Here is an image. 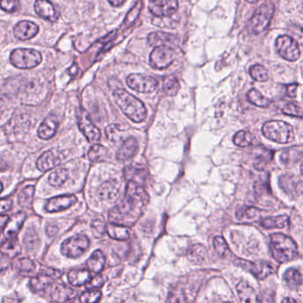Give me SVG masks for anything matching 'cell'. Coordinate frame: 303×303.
I'll use <instances>...</instances> for the list:
<instances>
[{
    "mask_svg": "<svg viewBox=\"0 0 303 303\" xmlns=\"http://www.w3.org/2000/svg\"><path fill=\"white\" fill-rule=\"evenodd\" d=\"M149 199V195L142 186L128 181L124 200L111 209L109 214L111 224L120 225L126 228L135 224L142 217Z\"/></svg>",
    "mask_w": 303,
    "mask_h": 303,
    "instance_id": "cell-1",
    "label": "cell"
},
{
    "mask_svg": "<svg viewBox=\"0 0 303 303\" xmlns=\"http://www.w3.org/2000/svg\"><path fill=\"white\" fill-rule=\"evenodd\" d=\"M115 102L123 113L135 123L143 122L147 118V110L142 101L125 89H117L113 94Z\"/></svg>",
    "mask_w": 303,
    "mask_h": 303,
    "instance_id": "cell-2",
    "label": "cell"
},
{
    "mask_svg": "<svg viewBox=\"0 0 303 303\" xmlns=\"http://www.w3.org/2000/svg\"><path fill=\"white\" fill-rule=\"evenodd\" d=\"M270 252L273 258L280 263L295 260L299 255L294 241L282 233L270 235Z\"/></svg>",
    "mask_w": 303,
    "mask_h": 303,
    "instance_id": "cell-3",
    "label": "cell"
},
{
    "mask_svg": "<svg viewBox=\"0 0 303 303\" xmlns=\"http://www.w3.org/2000/svg\"><path fill=\"white\" fill-rule=\"evenodd\" d=\"M262 134L268 140L282 144L293 142L295 139L291 126L288 123L279 120H272L265 123L262 126Z\"/></svg>",
    "mask_w": 303,
    "mask_h": 303,
    "instance_id": "cell-4",
    "label": "cell"
},
{
    "mask_svg": "<svg viewBox=\"0 0 303 303\" xmlns=\"http://www.w3.org/2000/svg\"><path fill=\"white\" fill-rule=\"evenodd\" d=\"M10 62L15 67L28 70L37 67L42 62V55L34 49L17 48L11 53Z\"/></svg>",
    "mask_w": 303,
    "mask_h": 303,
    "instance_id": "cell-5",
    "label": "cell"
},
{
    "mask_svg": "<svg viewBox=\"0 0 303 303\" xmlns=\"http://www.w3.org/2000/svg\"><path fill=\"white\" fill-rule=\"evenodd\" d=\"M274 11L275 8L270 2L264 3L256 9L255 13L250 21V30L252 33L259 34L268 28L273 17Z\"/></svg>",
    "mask_w": 303,
    "mask_h": 303,
    "instance_id": "cell-6",
    "label": "cell"
},
{
    "mask_svg": "<svg viewBox=\"0 0 303 303\" xmlns=\"http://www.w3.org/2000/svg\"><path fill=\"white\" fill-rule=\"evenodd\" d=\"M275 48L280 56L289 62H295L300 57L299 45L290 36L278 37L275 40Z\"/></svg>",
    "mask_w": 303,
    "mask_h": 303,
    "instance_id": "cell-7",
    "label": "cell"
},
{
    "mask_svg": "<svg viewBox=\"0 0 303 303\" xmlns=\"http://www.w3.org/2000/svg\"><path fill=\"white\" fill-rule=\"evenodd\" d=\"M176 57L175 52L171 47L160 46L154 48L150 55V64L156 70H164L169 67Z\"/></svg>",
    "mask_w": 303,
    "mask_h": 303,
    "instance_id": "cell-8",
    "label": "cell"
},
{
    "mask_svg": "<svg viewBox=\"0 0 303 303\" xmlns=\"http://www.w3.org/2000/svg\"><path fill=\"white\" fill-rule=\"evenodd\" d=\"M90 245V241L87 236L77 235L63 242L62 252L69 258H78L83 255Z\"/></svg>",
    "mask_w": 303,
    "mask_h": 303,
    "instance_id": "cell-9",
    "label": "cell"
},
{
    "mask_svg": "<svg viewBox=\"0 0 303 303\" xmlns=\"http://www.w3.org/2000/svg\"><path fill=\"white\" fill-rule=\"evenodd\" d=\"M127 86L131 89L142 93V94H150L157 89L158 86V80L150 76L142 75V74H131L126 79Z\"/></svg>",
    "mask_w": 303,
    "mask_h": 303,
    "instance_id": "cell-10",
    "label": "cell"
},
{
    "mask_svg": "<svg viewBox=\"0 0 303 303\" xmlns=\"http://www.w3.org/2000/svg\"><path fill=\"white\" fill-rule=\"evenodd\" d=\"M237 264L242 268H244L245 270L251 272L258 279H264L275 272V268L271 264L266 261L251 262V261L237 260Z\"/></svg>",
    "mask_w": 303,
    "mask_h": 303,
    "instance_id": "cell-11",
    "label": "cell"
},
{
    "mask_svg": "<svg viewBox=\"0 0 303 303\" xmlns=\"http://www.w3.org/2000/svg\"><path fill=\"white\" fill-rule=\"evenodd\" d=\"M175 0H155L149 3V9L152 15L158 18H166L173 16L178 8Z\"/></svg>",
    "mask_w": 303,
    "mask_h": 303,
    "instance_id": "cell-12",
    "label": "cell"
},
{
    "mask_svg": "<svg viewBox=\"0 0 303 303\" xmlns=\"http://www.w3.org/2000/svg\"><path fill=\"white\" fill-rule=\"evenodd\" d=\"M32 120L27 114L16 116L4 126V130L8 135H20L27 133L31 129Z\"/></svg>",
    "mask_w": 303,
    "mask_h": 303,
    "instance_id": "cell-13",
    "label": "cell"
},
{
    "mask_svg": "<svg viewBox=\"0 0 303 303\" xmlns=\"http://www.w3.org/2000/svg\"><path fill=\"white\" fill-rule=\"evenodd\" d=\"M79 129L89 142H97L102 137L101 131L94 125L90 118H88V115L85 112H83L79 117Z\"/></svg>",
    "mask_w": 303,
    "mask_h": 303,
    "instance_id": "cell-14",
    "label": "cell"
},
{
    "mask_svg": "<svg viewBox=\"0 0 303 303\" xmlns=\"http://www.w3.org/2000/svg\"><path fill=\"white\" fill-rule=\"evenodd\" d=\"M77 197L73 195H63L59 197H55L48 200L46 205V210L49 213L62 212L77 203Z\"/></svg>",
    "mask_w": 303,
    "mask_h": 303,
    "instance_id": "cell-15",
    "label": "cell"
},
{
    "mask_svg": "<svg viewBox=\"0 0 303 303\" xmlns=\"http://www.w3.org/2000/svg\"><path fill=\"white\" fill-rule=\"evenodd\" d=\"M149 169L144 165L134 164L126 166L124 170V175L128 181H133L139 185H142L149 176Z\"/></svg>",
    "mask_w": 303,
    "mask_h": 303,
    "instance_id": "cell-16",
    "label": "cell"
},
{
    "mask_svg": "<svg viewBox=\"0 0 303 303\" xmlns=\"http://www.w3.org/2000/svg\"><path fill=\"white\" fill-rule=\"evenodd\" d=\"M77 291L63 283H55L52 289L50 298L55 302L64 303L75 298Z\"/></svg>",
    "mask_w": 303,
    "mask_h": 303,
    "instance_id": "cell-17",
    "label": "cell"
},
{
    "mask_svg": "<svg viewBox=\"0 0 303 303\" xmlns=\"http://www.w3.org/2000/svg\"><path fill=\"white\" fill-rule=\"evenodd\" d=\"M59 126V120L55 114H49L47 118L44 119L43 122L41 123L38 135L39 137L43 140H49L56 134L57 129Z\"/></svg>",
    "mask_w": 303,
    "mask_h": 303,
    "instance_id": "cell-18",
    "label": "cell"
},
{
    "mask_svg": "<svg viewBox=\"0 0 303 303\" xmlns=\"http://www.w3.org/2000/svg\"><path fill=\"white\" fill-rule=\"evenodd\" d=\"M39 32V26L32 22L23 21L16 24L14 34L18 40H28L34 38Z\"/></svg>",
    "mask_w": 303,
    "mask_h": 303,
    "instance_id": "cell-19",
    "label": "cell"
},
{
    "mask_svg": "<svg viewBox=\"0 0 303 303\" xmlns=\"http://www.w3.org/2000/svg\"><path fill=\"white\" fill-rule=\"evenodd\" d=\"M61 162L59 154L55 150H50L44 152L37 161V167L41 172H47L55 168Z\"/></svg>",
    "mask_w": 303,
    "mask_h": 303,
    "instance_id": "cell-20",
    "label": "cell"
},
{
    "mask_svg": "<svg viewBox=\"0 0 303 303\" xmlns=\"http://www.w3.org/2000/svg\"><path fill=\"white\" fill-rule=\"evenodd\" d=\"M139 150V143L134 137H129L123 142L122 146L118 150L117 158L119 161H126L134 158Z\"/></svg>",
    "mask_w": 303,
    "mask_h": 303,
    "instance_id": "cell-21",
    "label": "cell"
},
{
    "mask_svg": "<svg viewBox=\"0 0 303 303\" xmlns=\"http://www.w3.org/2000/svg\"><path fill=\"white\" fill-rule=\"evenodd\" d=\"M35 11L38 16L45 20L55 22L58 19V13L54 5L47 0H39L35 3Z\"/></svg>",
    "mask_w": 303,
    "mask_h": 303,
    "instance_id": "cell-22",
    "label": "cell"
},
{
    "mask_svg": "<svg viewBox=\"0 0 303 303\" xmlns=\"http://www.w3.org/2000/svg\"><path fill=\"white\" fill-rule=\"evenodd\" d=\"M99 196L104 201L114 202L119 196V185L116 181H106L99 189Z\"/></svg>",
    "mask_w": 303,
    "mask_h": 303,
    "instance_id": "cell-23",
    "label": "cell"
},
{
    "mask_svg": "<svg viewBox=\"0 0 303 303\" xmlns=\"http://www.w3.org/2000/svg\"><path fill=\"white\" fill-rule=\"evenodd\" d=\"M148 42L152 47H160V46H166L168 45H175L176 43V38L172 34H168L166 32H157L150 33L148 37Z\"/></svg>",
    "mask_w": 303,
    "mask_h": 303,
    "instance_id": "cell-24",
    "label": "cell"
},
{
    "mask_svg": "<svg viewBox=\"0 0 303 303\" xmlns=\"http://www.w3.org/2000/svg\"><path fill=\"white\" fill-rule=\"evenodd\" d=\"M236 291L242 303H258V295L255 290L245 281L236 285Z\"/></svg>",
    "mask_w": 303,
    "mask_h": 303,
    "instance_id": "cell-25",
    "label": "cell"
},
{
    "mask_svg": "<svg viewBox=\"0 0 303 303\" xmlns=\"http://www.w3.org/2000/svg\"><path fill=\"white\" fill-rule=\"evenodd\" d=\"M21 252L22 246L15 236L6 239L0 245L1 254L8 258H16V256L20 254Z\"/></svg>",
    "mask_w": 303,
    "mask_h": 303,
    "instance_id": "cell-26",
    "label": "cell"
},
{
    "mask_svg": "<svg viewBox=\"0 0 303 303\" xmlns=\"http://www.w3.org/2000/svg\"><path fill=\"white\" fill-rule=\"evenodd\" d=\"M42 93V85H40L39 83L31 82L25 85L24 89H22V101H24L28 104H32V101H34L36 99H39L40 103L43 101L40 98V96L36 95V93ZM37 101V100H36Z\"/></svg>",
    "mask_w": 303,
    "mask_h": 303,
    "instance_id": "cell-27",
    "label": "cell"
},
{
    "mask_svg": "<svg viewBox=\"0 0 303 303\" xmlns=\"http://www.w3.org/2000/svg\"><path fill=\"white\" fill-rule=\"evenodd\" d=\"M26 219V215L24 213H18L10 217L6 224V233L10 236H15L20 231L21 228L23 227L24 222Z\"/></svg>",
    "mask_w": 303,
    "mask_h": 303,
    "instance_id": "cell-28",
    "label": "cell"
},
{
    "mask_svg": "<svg viewBox=\"0 0 303 303\" xmlns=\"http://www.w3.org/2000/svg\"><path fill=\"white\" fill-rule=\"evenodd\" d=\"M236 216L243 222H252L260 219V211L253 206H242L236 211Z\"/></svg>",
    "mask_w": 303,
    "mask_h": 303,
    "instance_id": "cell-29",
    "label": "cell"
},
{
    "mask_svg": "<svg viewBox=\"0 0 303 303\" xmlns=\"http://www.w3.org/2000/svg\"><path fill=\"white\" fill-rule=\"evenodd\" d=\"M105 265V257L102 251L97 250L95 251L90 258L88 259L87 262L88 270L91 272H94L95 274H99L100 272L103 270Z\"/></svg>",
    "mask_w": 303,
    "mask_h": 303,
    "instance_id": "cell-30",
    "label": "cell"
},
{
    "mask_svg": "<svg viewBox=\"0 0 303 303\" xmlns=\"http://www.w3.org/2000/svg\"><path fill=\"white\" fill-rule=\"evenodd\" d=\"M289 217L280 215L276 217H267L260 220V225L264 228H282L287 226Z\"/></svg>",
    "mask_w": 303,
    "mask_h": 303,
    "instance_id": "cell-31",
    "label": "cell"
},
{
    "mask_svg": "<svg viewBox=\"0 0 303 303\" xmlns=\"http://www.w3.org/2000/svg\"><path fill=\"white\" fill-rule=\"evenodd\" d=\"M68 278L72 285L80 286L91 279V273L87 269H75L69 273Z\"/></svg>",
    "mask_w": 303,
    "mask_h": 303,
    "instance_id": "cell-32",
    "label": "cell"
},
{
    "mask_svg": "<svg viewBox=\"0 0 303 303\" xmlns=\"http://www.w3.org/2000/svg\"><path fill=\"white\" fill-rule=\"evenodd\" d=\"M106 232L109 236L117 240H127L130 237L129 228L120 225L110 224L107 226Z\"/></svg>",
    "mask_w": 303,
    "mask_h": 303,
    "instance_id": "cell-33",
    "label": "cell"
},
{
    "mask_svg": "<svg viewBox=\"0 0 303 303\" xmlns=\"http://www.w3.org/2000/svg\"><path fill=\"white\" fill-rule=\"evenodd\" d=\"M180 88L181 86L176 76H167L163 80V89L165 91V95L168 96H175Z\"/></svg>",
    "mask_w": 303,
    "mask_h": 303,
    "instance_id": "cell-34",
    "label": "cell"
},
{
    "mask_svg": "<svg viewBox=\"0 0 303 303\" xmlns=\"http://www.w3.org/2000/svg\"><path fill=\"white\" fill-rule=\"evenodd\" d=\"M248 101L252 103L253 105L257 107H261V108H267L270 105L271 100L265 97L261 93L256 89H251L248 92L247 94Z\"/></svg>",
    "mask_w": 303,
    "mask_h": 303,
    "instance_id": "cell-35",
    "label": "cell"
},
{
    "mask_svg": "<svg viewBox=\"0 0 303 303\" xmlns=\"http://www.w3.org/2000/svg\"><path fill=\"white\" fill-rule=\"evenodd\" d=\"M14 268L22 274H31L36 270V264L33 260L28 258H20L15 260Z\"/></svg>",
    "mask_w": 303,
    "mask_h": 303,
    "instance_id": "cell-36",
    "label": "cell"
},
{
    "mask_svg": "<svg viewBox=\"0 0 303 303\" xmlns=\"http://www.w3.org/2000/svg\"><path fill=\"white\" fill-rule=\"evenodd\" d=\"M53 283V279L48 275L40 274L38 276L33 277L30 282V286L33 291H43Z\"/></svg>",
    "mask_w": 303,
    "mask_h": 303,
    "instance_id": "cell-37",
    "label": "cell"
},
{
    "mask_svg": "<svg viewBox=\"0 0 303 303\" xmlns=\"http://www.w3.org/2000/svg\"><path fill=\"white\" fill-rule=\"evenodd\" d=\"M283 279L286 282L288 285L291 288H295L301 284L302 276L300 272L296 268H289L284 272Z\"/></svg>",
    "mask_w": 303,
    "mask_h": 303,
    "instance_id": "cell-38",
    "label": "cell"
},
{
    "mask_svg": "<svg viewBox=\"0 0 303 303\" xmlns=\"http://www.w3.org/2000/svg\"><path fill=\"white\" fill-rule=\"evenodd\" d=\"M108 157H109V151L105 147L100 144L93 146L88 152V158L92 162L103 161Z\"/></svg>",
    "mask_w": 303,
    "mask_h": 303,
    "instance_id": "cell-39",
    "label": "cell"
},
{
    "mask_svg": "<svg viewBox=\"0 0 303 303\" xmlns=\"http://www.w3.org/2000/svg\"><path fill=\"white\" fill-rule=\"evenodd\" d=\"M35 192L34 186H28L21 191L18 196V203L23 207H30L32 206Z\"/></svg>",
    "mask_w": 303,
    "mask_h": 303,
    "instance_id": "cell-40",
    "label": "cell"
},
{
    "mask_svg": "<svg viewBox=\"0 0 303 303\" xmlns=\"http://www.w3.org/2000/svg\"><path fill=\"white\" fill-rule=\"evenodd\" d=\"M69 178V172L65 168L55 170L49 175V183L54 187H60L65 183Z\"/></svg>",
    "mask_w": 303,
    "mask_h": 303,
    "instance_id": "cell-41",
    "label": "cell"
},
{
    "mask_svg": "<svg viewBox=\"0 0 303 303\" xmlns=\"http://www.w3.org/2000/svg\"><path fill=\"white\" fill-rule=\"evenodd\" d=\"M233 142L238 147L246 148V147L252 145L253 136L251 133H249L247 131H239L235 134V136L233 138Z\"/></svg>",
    "mask_w": 303,
    "mask_h": 303,
    "instance_id": "cell-42",
    "label": "cell"
},
{
    "mask_svg": "<svg viewBox=\"0 0 303 303\" xmlns=\"http://www.w3.org/2000/svg\"><path fill=\"white\" fill-rule=\"evenodd\" d=\"M249 73L252 79L258 82H265L268 79V70L260 64H255L250 68Z\"/></svg>",
    "mask_w": 303,
    "mask_h": 303,
    "instance_id": "cell-43",
    "label": "cell"
},
{
    "mask_svg": "<svg viewBox=\"0 0 303 303\" xmlns=\"http://www.w3.org/2000/svg\"><path fill=\"white\" fill-rule=\"evenodd\" d=\"M40 236L34 228H29L24 236V244L29 251L35 250L40 245Z\"/></svg>",
    "mask_w": 303,
    "mask_h": 303,
    "instance_id": "cell-44",
    "label": "cell"
},
{
    "mask_svg": "<svg viewBox=\"0 0 303 303\" xmlns=\"http://www.w3.org/2000/svg\"><path fill=\"white\" fill-rule=\"evenodd\" d=\"M213 247L221 258H227L228 255H230V251H229L228 244L221 236L214 237Z\"/></svg>",
    "mask_w": 303,
    "mask_h": 303,
    "instance_id": "cell-45",
    "label": "cell"
},
{
    "mask_svg": "<svg viewBox=\"0 0 303 303\" xmlns=\"http://www.w3.org/2000/svg\"><path fill=\"white\" fill-rule=\"evenodd\" d=\"M102 298V292L99 290L84 291L79 297L81 303H97Z\"/></svg>",
    "mask_w": 303,
    "mask_h": 303,
    "instance_id": "cell-46",
    "label": "cell"
},
{
    "mask_svg": "<svg viewBox=\"0 0 303 303\" xmlns=\"http://www.w3.org/2000/svg\"><path fill=\"white\" fill-rule=\"evenodd\" d=\"M282 112L283 114L296 118H302V108L298 103H290L283 106Z\"/></svg>",
    "mask_w": 303,
    "mask_h": 303,
    "instance_id": "cell-47",
    "label": "cell"
},
{
    "mask_svg": "<svg viewBox=\"0 0 303 303\" xmlns=\"http://www.w3.org/2000/svg\"><path fill=\"white\" fill-rule=\"evenodd\" d=\"M91 227H92L93 234L95 237H101L103 236L104 233L106 232L107 225L103 220H99V219L94 220Z\"/></svg>",
    "mask_w": 303,
    "mask_h": 303,
    "instance_id": "cell-48",
    "label": "cell"
},
{
    "mask_svg": "<svg viewBox=\"0 0 303 303\" xmlns=\"http://www.w3.org/2000/svg\"><path fill=\"white\" fill-rule=\"evenodd\" d=\"M104 284V278L102 275H96L94 276L93 278H91L87 283V289H90V290H96L98 288L103 287V285Z\"/></svg>",
    "mask_w": 303,
    "mask_h": 303,
    "instance_id": "cell-49",
    "label": "cell"
},
{
    "mask_svg": "<svg viewBox=\"0 0 303 303\" xmlns=\"http://www.w3.org/2000/svg\"><path fill=\"white\" fill-rule=\"evenodd\" d=\"M258 303H275V293L270 289H265L258 297Z\"/></svg>",
    "mask_w": 303,
    "mask_h": 303,
    "instance_id": "cell-50",
    "label": "cell"
},
{
    "mask_svg": "<svg viewBox=\"0 0 303 303\" xmlns=\"http://www.w3.org/2000/svg\"><path fill=\"white\" fill-rule=\"evenodd\" d=\"M19 7V2L16 0H3L0 1V8L8 13H13L16 11Z\"/></svg>",
    "mask_w": 303,
    "mask_h": 303,
    "instance_id": "cell-51",
    "label": "cell"
},
{
    "mask_svg": "<svg viewBox=\"0 0 303 303\" xmlns=\"http://www.w3.org/2000/svg\"><path fill=\"white\" fill-rule=\"evenodd\" d=\"M120 131L121 130L118 125H110L106 128L107 137L112 142L117 141L120 138V136L118 135V132H120Z\"/></svg>",
    "mask_w": 303,
    "mask_h": 303,
    "instance_id": "cell-52",
    "label": "cell"
},
{
    "mask_svg": "<svg viewBox=\"0 0 303 303\" xmlns=\"http://www.w3.org/2000/svg\"><path fill=\"white\" fill-rule=\"evenodd\" d=\"M168 303H185V297L181 291H174L170 294Z\"/></svg>",
    "mask_w": 303,
    "mask_h": 303,
    "instance_id": "cell-53",
    "label": "cell"
},
{
    "mask_svg": "<svg viewBox=\"0 0 303 303\" xmlns=\"http://www.w3.org/2000/svg\"><path fill=\"white\" fill-rule=\"evenodd\" d=\"M268 159L264 156H259L254 161V168L259 171H263L268 165Z\"/></svg>",
    "mask_w": 303,
    "mask_h": 303,
    "instance_id": "cell-54",
    "label": "cell"
},
{
    "mask_svg": "<svg viewBox=\"0 0 303 303\" xmlns=\"http://www.w3.org/2000/svg\"><path fill=\"white\" fill-rule=\"evenodd\" d=\"M40 274L48 275L49 277H51L52 279H55V278H58L62 275V272L54 269V268H43L41 269Z\"/></svg>",
    "mask_w": 303,
    "mask_h": 303,
    "instance_id": "cell-55",
    "label": "cell"
},
{
    "mask_svg": "<svg viewBox=\"0 0 303 303\" xmlns=\"http://www.w3.org/2000/svg\"><path fill=\"white\" fill-rule=\"evenodd\" d=\"M12 200L9 198L0 199V214L7 213L10 209L12 208Z\"/></svg>",
    "mask_w": 303,
    "mask_h": 303,
    "instance_id": "cell-56",
    "label": "cell"
},
{
    "mask_svg": "<svg viewBox=\"0 0 303 303\" xmlns=\"http://www.w3.org/2000/svg\"><path fill=\"white\" fill-rule=\"evenodd\" d=\"M299 87L298 84H290L286 86V92L290 97H295L297 95V89Z\"/></svg>",
    "mask_w": 303,
    "mask_h": 303,
    "instance_id": "cell-57",
    "label": "cell"
},
{
    "mask_svg": "<svg viewBox=\"0 0 303 303\" xmlns=\"http://www.w3.org/2000/svg\"><path fill=\"white\" fill-rule=\"evenodd\" d=\"M58 232V228L55 225H48L47 228V233L49 236H54Z\"/></svg>",
    "mask_w": 303,
    "mask_h": 303,
    "instance_id": "cell-58",
    "label": "cell"
},
{
    "mask_svg": "<svg viewBox=\"0 0 303 303\" xmlns=\"http://www.w3.org/2000/svg\"><path fill=\"white\" fill-rule=\"evenodd\" d=\"M9 258L6 257V256L2 255L0 256V269H4V268H8V265H9Z\"/></svg>",
    "mask_w": 303,
    "mask_h": 303,
    "instance_id": "cell-59",
    "label": "cell"
},
{
    "mask_svg": "<svg viewBox=\"0 0 303 303\" xmlns=\"http://www.w3.org/2000/svg\"><path fill=\"white\" fill-rule=\"evenodd\" d=\"M125 0H118V1H111L110 0L109 1V3H110L111 6H113L115 8H118V7H121L123 5L125 4Z\"/></svg>",
    "mask_w": 303,
    "mask_h": 303,
    "instance_id": "cell-60",
    "label": "cell"
},
{
    "mask_svg": "<svg viewBox=\"0 0 303 303\" xmlns=\"http://www.w3.org/2000/svg\"><path fill=\"white\" fill-rule=\"evenodd\" d=\"M282 303H297L296 302L295 299H292V298H285L283 299Z\"/></svg>",
    "mask_w": 303,
    "mask_h": 303,
    "instance_id": "cell-61",
    "label": "cell"
},
{
    "mask_svg": "<svg viewBox=\"0 0 303 303\" xmlns=\"http://www.w3.org/2000/svg\"><path fill=\"white\" fill-rule=\"evenodd\" d=\"M2 190H3V185H2V183L0 182V193L2 192Z\"/></svg>",
    "mask_w": 303,
    "mask_h": 303,
    "instance_id": "cell-62",
    "label": "cell"
},
{
    "mask_svg": "<svg viewBox=\"0 0 303 303\" xmlns=\"http://www.w3.org/2000/svg\"><path fill=\"white\" fill-rule=\"evenodd\" d=\"M0 235H1V230H0Z\"/></svg>",
    "mask_w": 303,
    "mask_h": 303,
    "instance_id": "cell-63",
    "label": "cell"
}]
</instances>
